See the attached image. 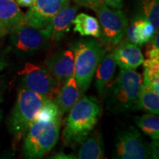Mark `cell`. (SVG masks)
Wrapping results in <instances>:
<instances>
[{"label": "cell", "mask_w": 159, "mask_h": 159, "mask_svg": "<svg viewBox=\"0 0 159 159\" xmlns=\"http://www.w3.org/2000/svg\"><path fill=\"white\" fill-rule=\"evenodd\" d=\"M148 150L149 158H158V140H152L148 144Z\"/></svg>", "instance_id": "27"}, {"label": "cell", "mask_w": 159, "mask_h": 159, "mask_svg": "<svg viewBox=\"0 0 159 159\" xmlns=\"http://www.w3.org/2000/svg\"><path fill=\"white\" fill-rule=\"evenodd\" d=\"M82 94L75 76L72 75L60 88L54 99L62 115L69 112L71 107L81 98Z\"/></svg>", "instance_id": "17"}, {"label": "cell", "mask_w": 159, "mask_h": 159, "mask_svg": "<svg viewBox=\"0 0 159 159\" xmlns=\"http://www.w3.org/2000/svg\"><path fill=\"white\" fill-rule=\"evenodd\" d=\"M124 0H75V2L80 5L89 7L95 4H104L111 8H121Z\"/></svg>", "instance_id": "26"}, {"label": "cell", "mask_w": 159, "mask_h": 159, "mask_svg": "<svg viewBox=\"0 0 159 159\" xmlns=\"http://www.w3.org/2000/svg\"><path fill=\"white\" fill-rule=\"evenodd\" d=\"M2 116H3V111L0 110V122H1L2 119Z\"/></svg>", "instance_id": "32"}, {"label": "cell", "mask_w": 159, "mask_h": 159, "mask_svg": "<svg viewBox=\"0 0 159 159\" xmlns=\"http://www.w3.org/2000/svg\"><path fill=\"white\" fill-rule=\"evenodd\" d=\"M116 157L121 159H145L149 158L148 144L134 127L119 131L116 139Z\"/></svg>", "instance_id": "9"}, {"label": "cell", "mask_w": 159, "mask_h": 159, "mask_svg": "<svg viewBox=\"0 0 159 159\" xmlns=\"http://www.w3.org/2000/svg\"><path fill=\"white\" fill-rule=\"evenodd\" d=\"M69 3L70 0H35L24 14L21 22L44 28L52 18Z\"/></svg>", "instance_id": "10"}, {"label": "cell", "mask_w": 159, "mask_h": 159, "mask_svg": "<svg viewBox=\"0 0 159 159\" xmlns=\"http://www.w3.org/2000/svg\"><path fill=\"white\" fill-rule=\"evenodd\" d=\"M138 16L148 20L154 26L155 30L159 28V0H139Z\"/></svg>", "instance_id": "22"}, {"label": "cell", "mask_w": 159, "mask_h": 159, "mask_svg": "<svg viewBox=\"0 0 159 159\" xmlns=\"http://www.w3.org/2000/svg\"><path fill=\"white\" fill-rule=\"evenodd\" d=\"M142 83L149 85L159 94V65L144 67Z\"/></svg>", "instance_id": "24"}, {"label": "cell", "mask_w": 159, "mask_h": 159, "mask_svg": "<svg viewBox=\"0 0 159 159\" xmlns=\"http://www.w3.org/2000/svg\"><path fill=\"white\" fill-rule=\"evenodd\" d=\"M44 64L52 76L61 87L69 77L74 75V53L71 50L55 52L45 60Z\"/></svg>", "instance_id": "11"}, {"label": "cell", "mask_w": 159, "mask_h": 159, "mask_svg": "<svg viewBox=\"0 0 159 159\" xmlns=\"http://www.w3.org/2000/svg\"><path fill=\"white\" fill-rule=\"evenodd\" d=\"M62 116L35 120L26 134L23 154L27 158H41L52 150L58 140Z\"/></svg>", "instance_id": "4"}, {"label": "cell", "mask_w": 159, "mask_h": 159, "mask_svg": "<svg viewBox=\"0 0 159 159\" xmlns=\"http://www.w3.org/2000/svg\"><path fill=\"white\" fill-rule=\"evenodd\" d=\"M156 31L154 26L150 21L136 16L131 21L130 25H128L125 34L126 35L125 41L141 47L150 41Z\"/></svg>", "instance_id": "16"}, {"label": "cell", "mask_w": 159, "mask_h": 159, "mask_svg": "<svg viewBox=\"0 0 159 159\" xmlns=\"http://www.w3.org/2000/svg\"><path fill=\"white\" fill-rule=\"evenodd\" d=\"M7 79L4 75H0V104L3 102L4 96L7 90Z\"/></svg>", "instance_id": "28"}, {"label": "cell", "mask_w": 159, "mask_h": 159, "mask_svg": "<svg viewBox=\"0 0 159 159\" xmlns=\"http://www.w3.org/2000/svg\"><path fill=\"white\" fill-rule=\"evenodd\" d=\"M52 158H62V159H64V158H77L75 156H73V155L71 154H65L63 152H57V153H55L54 156L52 157H51Z\"/></svg>", "instance_id": "29"}, {"label": "cell", "mask_w": 159, "mask_h": 159, "mask_svg": "<svg viewBox=\"0 0 159 159\" xmlns=\"http://www.w3.org/2000/svg\"><path fill=\"white\" fill-rule=\"evenodd\" d=\"M154 114H159V96L151 87L142 83L139 100V110Z\"/></svg>", "instance_id": "20"}, {"label": "cell", "mask_w": 159, "mask_h": 159, "mask_svg": "<svg viewBox=\"0 0 159 159\" xmlns=\"http://www.w3.org/2000/svg\"><path fill=\"white\" fill-rule=\"evenodd\" d=\"M114 57L119 68L127 70H136L144 61V55L139 46L125 41L115 47Z\"/></svg>", "instance_id": "13"}, {"label": "cell", "mask_w": 159, "mask_h": 159, "mask_svg": "<svg viewBox=\"0 0 159 159\" xmlns=\"http://www.w3.org/2000/svg\"><path fill=\"white\" fill-rule=\"evenodd\" d=\"M74 31L82 36L100 38V27L98 20L85 13H80L73 19Z\"/></svg>", "instance_id": "19"}, {"label": "cell", "mask_w": 159, "mask_h": 159, "mask_svg": "<svg viewBox=\"0 0 159 159\" xmlns=\"http://www.w3.org/2000/svg\"><path fill=\"white\" fill-rule=\"evenodd\" d=\"M10 41L16 51L20 53H33L44 47L49 41L43 28L20 22L11 31Z\"/></svg>", "instance_id": "8"}, {"label": "cell", "mask_w": 159, "mask_h": 159, "mask_svg": "<svg viewBox=\"0 0 159 159\" xmlns=\"http://www.w3.org/2000/svg\"><path fill=\"white\" fill-rule=\"evenodd\" d=\"M46 99L33 91L19 87L16 100L7 122L14 144L25 138Z\"/></svg>", "instance_id": "3"}, {"label": "cell", "mask_w": 159, "mask_h": 159, "mask_svg": "<svg viewBox=\"0 0 159 159\" xmlns=\"http://www.w3.org/2000/svg\"><path fill=\"white\" fill-rule=\"evenodd\" d=\"M145 52L147 58H156L159 57V33L156 31L152 37L148 41Z\"/></svg>", "instance_id": "25"}, {"label": "cell", "mask_w": 159, "mask_h": 159, "mask_svg": "<svg viewBox=\"0 0 159 159\" xmlns=\"http://www.w3.org/2000/svg\"><path fill=\"white\" fill-rule=\"evenodd\" d=\"M23 16L15 0H0V37L9 34L21 22Z\"/></svg>", "instance_id": "15"}, {"label": "cell", "mask_w": 159, "mask_h": 159, "mask_svg": "<svg viewBox=\"0 0 159 159\" xmlns=\"http://www.w3.org/2000/svg\"><path fill=\"white\" fill-rule=\"evenodd\" d=\"M142 85V77L139 73L121 69L107 91V108L114 113L139 110Z\"/></svg>", "instance_id": "2"}, {"label": "cell", "mask_w": 159, "mask_h": 159, "mask_svg": "<svg viewBox=\"0 0 159 159\" xmlns=\"http://www.w3.org/2000/svg\"><path fill=\"white\" fill-rule=\"evenodd\" d=\"M101 108L96 99L84 96L81 97L69 111L63 132L65 146L80 144L91 134L98 122Z\"/></svg>", "instance_id": "1"}, {"label": "cell", "mask_w": 159, "mask_h": 159, "mask_svg": "<svg viewBox=\"0 0 159 159\" xmlns=\"http://www.w3.org/2000/svg\"><path fill=\"white\" fill-rule=\"evenodd\" d=\"M77 158L102 159L105 158L103 138L99 133L95 132L89 135L81 143Z\"/></svg>", "instance_id": "18"}, {"label": "cell", "mask_w": 159, "mask_h": 159, "mask_svg": "<svg viewBox=\"0 0 159 159\" xmlns=\"http://www.w3.org/2000/svg\"><path fill=\"white\" fill-rule=\"evenodd\" d=\"M19 75L21 79L20 87L33 91L44 98L54 100L61 88L46 67L27 63Z\"/></svg>", "instance_id": "7"}, {"label": "cell", "mask_w": 159, "mask_h": 159, "mask_svg": "<svg viewBox=\"0 0 159 159\" xmlns=\"http://www.w3.org/2000/svg\"><path fill=\"white\" fill-rule=\"evenodd\" d=\"M61 111L54 100L50 99H46L42 106L39 109L35 116V120H48L54 119L57 116H62ZM33 121V122H34Z\"/></svg>", "instance_id": "23"}, {"label": "cell", "mask_w": 159, "mask_h": 159, "mask_svg": "<svg viewBox=\"0 0 159 159\" xmlns=\"http://www.w3.org/2000/svg\"><path fill=\"white\" fill-rule=\"evenodd\" d=\"M137 127L152 140L159 139V117L158 114H150L134 118Z\"/></svg>", "instance_id": "21"}, {"label": "cell", "mask_w": 159, "mask_h": 159, "mask_svg": "<svg viewBox=\"0 0 159 159\" xmlns=\"http://www.w3.org/2000/svg\"><path fill=\"white\" fill-rule=\"evenodd\" d=\"M89 8L92 9L98 17L102 42L108 47H116L124 39L128 25L125 13L104 4H95Z\"/></svg>", "instance_id": "6"}, {"label": "cell", "mask_w": 159, "mask_h": 159, "mask_svg": "<svg viewBox=\"0 0 159 159\" xmlns=\"http://www.w3.org/2000/svg\"><path fill=\"white\" fill-rule=\"evenodd\" d=\"M77 11V6L68 5L52 18L43 28L49 41H58L64 36L72 25Z\"/></svg>", "instance_id": "12"}, {"label": "cell", "mask_w": 159, "mask_h": 159, "mask_svg": "<svg viewBox=\"0 0 159 159\" xmlns=\"http://www.w3.org/2000/svg\"><path fill=\"white\" fill-rule=\"evenodd\" d=\"M19 6L21 7H30L35 0H15Z\"/></svg>", "instance_id": "30"}, {"label": "cell", "mask_w": 159, "mask_h": 159, "mask_svg": "<svg viewBox=\"0 0 159 159\" xmlns=\"http://www.w3.org/2000/svg\"><path fill=\"white\" fill-rule=\"evenodd\" d=\"M116 63L113 53L105 54L95 72V87L98 94L105 97L114 79Z\"/></svg>", "instance_id": "14"}, {"label": "cell", "mask_w": 159, "mask_h": 159, "mask_svg": "<svg viewBox=\"0 0 159 159\" xmlns=\"http://www.w3.org/2000/svg\"><path fill=\"white\" fill-rule=\"evenodd\" d=\"M75 60L74 76L82 93L90 85L105 50L94 40H83L73 47Z\"/></svg>", "instance_id": "5"}, {"label": "cell", "mask_w": 159, "mask_h": 159, "mask_svg": "<svg viewBox=\"0 0 159 159\" xmlns=\"http://www.w3.org/2000/svg\"><path fill=\"white\" fill-rule=\"evenodd\" d=\"M6 66H7V63L4 61L3 58L0 57V71L2 70V69L5 68Z\"/></svg>", "instance_id": "31"}]
</instances>
